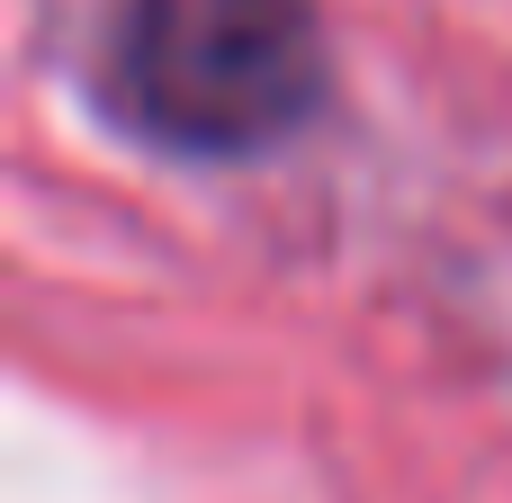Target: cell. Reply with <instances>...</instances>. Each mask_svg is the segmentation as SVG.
<instances>
[{
    "label": "cell",
    "mask_w": 512,
    "mask_h": 503,
    "mask_svg": "<svg viewBox=\"0 0 512 503\" xmlns=\"http://www.w3.org/2000/svg\"><path fill=\"white\" fill-rule=\"evenodd\" d=\"M108 99L171 153H270L324 108V27L306 0H126Z\"/></svg>",
    "instance_id": "obj_1"
}]
</instances>
